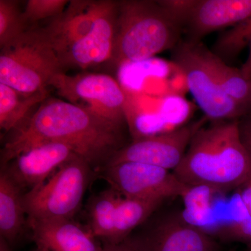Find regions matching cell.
Instances as JSON below:
<instances>
[{
  "label": "cell",
  "instance_id": "obj_1",
  "mask_svg": "<svg viewBox=\"0 0 251 251\" xmlns=\"http://www.w3.org/2000/svg\"><path fill=\"white\" fill-rule=\"evenodd\" d=\"M126 127L62 100L46 99L1 150V165L48 142L66 144L93 168L105 166L125 146Z\"/></svg>",
  "mask_w": 251,
  "mask_h": 251
},
{
  "label": "cell",
  "instance_id": "obj_2",
  "mask_svg": "<svg viewBox=\"0 0 251 251\" xmlns=\"http://www.w3.org/2000/svg\"><path fill=\"white\" fill-rule=\"evenodd\" d=\"M119 1L72 0L57 17L41 27L64 73L111 61Z\"/></svg>",
  "mask_w": 251,
  "mask_h": 251
},
{
  "label": "cell",
  "instance_id": "obj_3",
  "mask_svg": "<svg viewBox=\"0 0 251 251\" xmlns=\"http://www.w3.org/2000/svg\"><path fill=\"white\" fill-rule=\"evenodd\" d=\"M239 120H209L196 132L173 173L188 186L219 193L240 188L251 178V155L241 138Z\"/></svg>",
  "mask_w": 251,
  "mask_h": 251
},
{
  "label": "cell",
  "instance_id": "obj_4",
  "mask_svg": "<svg viewBox=\"0 0 251 251\" xmlns=\"http://www.w3.org/2000/svg\"><path fill=\"white\" fill-rule=\"evenodd\" d=\"M183 28L158 1H119L113 54L110 62L120 67L143 62L181 41Z\"/></svg>",
  "mask_w": 251,
  "mask_h": 251
},
{
  "label": "cell",
  "instance_id": "obj_5",
  "mask_svg": "<svg viewBox=\"0 0 251 251\" xmlns=\"http://www.w3.org/2000/svg\"><path fill=\"white\" fill-rule=\"evenodd\" d=\"M62 72L57 54L41 27H31L1 48L0 83L23 95L49 92L52 79Z\"/></svg>",
  "mask_w": 251,
  "mask_h": 251
},
{
  "label": "cell",
  "instance_id": "obj_6",
  "mask_svg": "<svg viewBox=\"0 0 251 251\" xmlns=\"http://www.w3.org/2000/svg\"><path fill=\"white\" fill-rule=\"evenodd\" d=\"M93 168L75 155L45 182L24 193L27 221L72 219L93 177Z\"/></svg>",
  "mask_w": 251,
  "mask_h": 251
},
{
  "label": "cell",
  "instance_id": "obj_7",
  "mask_svg": "<svg viewBox=\"0 0 251 251\" xmlns=\"http://www.w3.org/2000/svg\"><path fill=\"white\" fill-rule=\"evenodd\" d=\"M50 87L66 101L116 125L128 126L126 94L110 75L95 73L69 75L62 72L52 79Z\"/></svg>",
  "mask_w": 251,
  "mask_h": 251
},
{
  "label": "cell",
  "instance_id": "obj_8",
  "mask_svg": "<svg viewBox=\"0 0 251 251\" xmlns=\"http://www.w3.org/2000/svg\"><path fill=\"white\" fill-rule=\"evenodd\" d=\"M198 43L181 41L172 59L186 79L190 92L209 120H239L251 115L221 88L200 54Z\"/></svg>",
  "mask_w": 251,
  "mask_h": 251
},
{
  "label": "cell",
  "instance_id": "obj_9",
  "mask_svg": "<svg viewBox=\"0 0 251 251\" xmlns=\"http://www.w3.org/2000/svg\"><path fill=\"white\" fill-rule=\"evenodd\" d=\"M100 171L110 188L126 198L166 201L182 198L190 188L173 171L138 162L108 165Z\"/></svg>",
  "mask_w": 251,
  "mask_h": 251
},
{
  "label": "cell",
  "instance_id": "obj_10",
  "mask_svg": "<svg viewBox=\"0 0 251 251\" xmlns=\"http://www.w3.org/2000/svg\"><path fill=\"white\" fill-rule=\"evenodd\" d=\"M208 121L204 116L168 131L133 139L114 153L105 166L138 162L173 171L184 158L193 135Z\"/></svg>",
  "mask_w": 251,
  "mask_h": 251
},
{
  "label": "cell",
  "instance_id": "obj_11",
  "mask_svg": "<svg viewBox=\"0 0 251 251\" xmlns=\"http://www.w3.org/2000/svg\"><path fill=\"white\" fill-rule=\"evenodd\" d=\"M126 240L137 251H219L214 238L188 224L181 214L163 218L138 237Z\"/></svg>",
  "mask_w": 251,
  "mask_h": 251
},
{
  "label": "cell",
  "instance_id": "obj_12",
  "mask_svg": "<svg viewBox=\"0 0 251 251\" xmlns=\"http://www.w3.org/2000/svg\"><path fill=\"white\" fill-rule=\"evenodd\" d=\"M75 155L72 148L66 144L48 142L20 153L3 166L1 171L21 189L30 191L45 182Z\"/></svg>",
  "mask_w": 251,
  "mask_h": 251
},
{
  "label": "cell",
  "instance_id": "obj_13",
  "mask_svg": "<svg viewBox=\"0 0 251 251\" xmlns=\"http://www.w3.org/2000/svg\"><path fill=\"white\" fill-rule=\"evenodd\" d=\"M251 16V0H197L185 25L186 41L201 42L208 34L233 27Z\"/></svg>",
  "mask_w": 251,
  "mask_h": 251
},
{
  "label": "cell",
  "instance_id": "obj_14",
  "mask_svg": "<svg viewBox=\"0 0 251 251\" xmlns=\"http://www.w3.org/2000/svg\"><path fill=\"white\" fill-rule=\"evenodd\" d=\"M27 222L33 240L41 251H103L90 229L72 219Z\"/></svg>",
  "mask_w": 251,
  "mask_h": 251
},
{
  "label": "cell",
  "instance_id": "obj_15",
  "mask_svg": "<svg viewBox=\"0 0 251 251\" xmlns=\"http://www.w3.org/2000/svg\"><path fill=\"white\" fill-rule=\"evenodd\" d=\"M21 189L4 172L0 175V234L12 244L28 226Z\"/></svg>",
  "mask_w": 251,
  "mask_h": 251
},
{
  "label": "cell",
  "instance_id": "obj_16",
  "mask_svg": "<svg viewBox=\"0 0 251 251\" xmlns=\"http://www.w3.org/2000/svg\"><path fill=\"white\" fill-rule=\"evenodd\" d=\"M198 49L204 64L221 88L251 114V80L243 75L240 69L231 67L202 42L198 43Z\"/></svg>",
  "mask_w": 251,
  "mask_h": 251
},
{
  "label": "cell",
  "instance_id": "obj_17",
  "mask_svg": "<svg viewBox=\"0 0 251 251\" xmlns=\"http://www.w3.org/2000/svg\"><path fill=\"white\" fill-rule=\"evenodd\" d=\"M163 202L162 200L132 199L121 196L114 214L113 235L110 243L125 241Z\"/></svg>",
  "mask_w": 251,
  "mask_h": 251
},
{
  "label": "cell",
  "instance_id": "obj_18",
  "mask_svg": "<svg viewBox=\"0 0 251 251\" xmlns=\"http://www.w3.org/2000/svg\"><path fill=\"white\" fill-rule=\"evenodd\" d=\"M49 92L26 96L0 83V128L4 132L18 130L29 120L28 116L36 105L48 98Z\"/></svg>",
  "mask_w": 251,
  "mask_h": 251
},
{
  "label": "cell",
  "instance_id": "obj_19",
  "mask_svg": "<svg viewBox=\"0 0 251 251\" xmlns=\"http://www.w3.org/2000/svg\"><path fill=\"white\" fill-rule=\"evenodd\" d=\"M120 193L110 188L91 198L87 206L88 229L97 239L111 242L114 231V214Z\"/></svg>",
  "mask_w": 251,
  "mask_h": 251
},
{
  "label": "cell",
  "instance_id": "obj_20",
  "mask_svg": "<svg viewBox=\"0 0 251 251\" xmlns=\"http://www.w3.org/2000/svg\"><path fill=\"white\" fill-rule=\"evenodd\" d=\"M218 193L206 186H190L182 197L184 209L181 217L188 224L204 229L212 218L213 198Z\"/></svg>",
  "mask_w": 251,
  "mask_h": 251
},
{
  "label": "cell",
  "instance_id": "obj_21",
  "mask_svg": "<svg viewBox=\"0 0 251 251\" xmlns=\"http://www.w3.org/2000/svg\"><path fill=\"white\" fill-rule=\"evenodd\" d=\"M251 36V16L223 32L211 50L224 62H232L247 47Z\"/></svg>",
  "mask_w": 251,
  "mask_h": 251
},
{
  "label": "cell",
  "instance_id": "obj_22",
  "mask_svg": "<svg viewBox=\"0 0 251 251\" xmlns=\"http://www.w3.org/2000/svg\"><path fill=\"white\" fill-rule=\"evenodd\" d=\"M31 28L18 1L0 0V48L14 41Z\"/></svg>",
  "mask_w": 251,
  "mask_h": 251
},
{
  "label": "cell",
  "instance_id": "obj_23",
  "mask_svg": "<svg viewBox=\"0 0 251 251\" xmlns=\"http://www.w3.org/2000/svg\"><path fill=\"white\" fill-rule=\"evenodd\" d=\"M69 0H28L23 12L26 21L35 24L40 21L50 20L62 14L69 3Z\"/></svg>",
  "mask_w": 251,
  "mask_h": 251
},
{
  "label": "cell",
  "instance_id": "obj_24",
  "mask_svg": "<svg viewBox=\"0 0 251 251\" xmlns=\"http://www.w3.org/2000/svg\"><path fill=\"white\" fill-rule=\"evenodd\" d=\"M211 237L219 238L223 242L244 243L251 244V216H247L227 224L220 225L211 232Z\"/></svg>",
  "mask_w": 251,
  "mask_h": 251
},
{
  "label": "cell",
  "instance_id": "obj_25",
  "mask_svg": "<svg viewBox=\"0 0 251 251\" xmlns=\"http://www.w3.org/2000/svg\"><path fill=\"white\" fill-rule=\"evenodd\" d=\"M159 4L176 22L184 28L197 0H161Z\"/></svg>",
  "mask_w": 251,
  "mask_h": 251
},
{
  "label": "cell",
  "instance_id": "obj_26",
  "mask_svg": "<svg viewBox=\"0 0 251 251\" xmlns=\"http://www.w3.org/2000/svg\"><path fill=\"white\" fill-rule=\"evenodd\" d=\"M239 126L243 143L251 155V115L239 120Z\"/></svg>",
  "mask_w": 251,
  "mask_h": 251
},
{
  "label": "cell",
  "instance_id": "obj_27",
  "mask_svg": "<svg viewBox=\"0 0 251 251\" xmlns=\"http://www.w3.org/2000/svg\"><path fill=\"white\" fill-rule=\"evenodd\" d=\"M239 197L251 216V178L239 188Z\"/></svg>",
  "mask_w": 251,
  "mask_h": 251
},
{
  "label": "cell",
  "instance_id": "obj_28",
  "mask_svg": "<svg viewBox=\"0 0 251 251\" xmlns=\"http://www.w3.org/2000/svg\"><path fill=\"white\" fill-rule=\"evenodd\" d=\"M103 251H137L134 248L127 242L124 241L118 244H112V243L104 242Z\"/></svg>",
  "mask_w": 251,
  "mask_h": 251
},
{
  "label": "cell",
  "instance_id": "obj_29",
  "mask_svg": "<svg viewBox=\"0 0 251 251\" xmlns=\"http://www.w3.org/2000/svg\"><path fill=\"white\" fill-rule=\"evenodd\" d=\"M249 53L247 59L244 64L242 66L240 70L242 73L243 75L247 79V80H251V36L249 39Z\"/></svg>",
  "mask_w": 251,
  "mask_h": 251
},
{
  "label": "cell",
  "instance_id": "obj_30",
  "mask_svg": "<svg viewBox=\"0 0 251 251\" xmlns=\"http://www.w3.org/2000/svg\"><path fill=\"white\" fill-rule=\"evenodd\" d=\"M248 247H249V251H251V245L248 246Z\"/></svg>",
  "mask_w": 251,
  "mask_h": 251
},
{
  "label": "cell",
  "instance_id": "obj_31",
  "mask_svg": "<svg viewBox=\"0 0 251 251\" xmlns=\"http://www.w3.org/2000/svg\"><path fill=\"white\" fill-rule=\"evenodd\" d=\"M228 251H236V250H229Z\"/></svg>",
  "mask_w": 251,
  "mask_h": 251
},
{
  "label": "cell",
  "instance_id": "obj_32",
  "mask_svg": "<svg viewBox=\"0 0 251 251\" xmlns=\"http://www.w3.org/2000/svg\"><path fill=\"white\" fill-rule=\"evenodd\" d=\"M36 251H41L39 250V249H37V250H36Z\"/></svg>",
  "mask_w": 251,
  "mask_h": 251
}]
</instances>
